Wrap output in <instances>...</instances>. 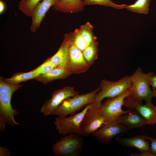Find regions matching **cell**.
I'll return each mask as SVG.
<instances>
[{"label": "cell", "instance_id": "1", "mask_svg": "<svg viewBox=\"0 0 156 156\" xmlns=\"http://www.w3.org/2000/svg\"><path fill=\"white\" fill-rule=\"evenodd\" d=\"M153 75L152 72L145 73L140 68H138L130 76L131 92L125 100L139 103H142L143 101L146 102H151L154 96V93L151 89L149 82L151 77Z\"/></svg>", "mask_w": 156, "mask_h": 156}, {"label": "cell", "instance_id": "2", "mask_svg": "<svg viewBox=\"0 0 156 156\" xmlns=\"http://www.w3.org/2000/svg\"><path fill=\"white\" fill-rule=\"evenodd\" d=\"M100 87L90 92L83 94H78L64 100L54 111L52 115L60 118L68 115H73L77 111L88 104L92 103Z\"/></svg>", "mask_w": 156, "mask_h": 156}, {"label": "cell", "instance_id": "3", "mask_svg": "<svg viewBox=\"0 0 156 156\" xmlns=\"http://www.w3.org/2000/svg\"><path fill=\"white\" fill-rule=\"evenodd\" d=\"M131 86L130 77L128 76H124L117 81L103 79L101 82L100 90L97 93L92 103L98 107L104 98L119 96L128 90Z\"/></svg>", "mask_w": 156, "mask_h": 156}, {"label": "cell", "instance_id": "4", "mask_svg": "<svg viewBox=\"0 0 156 156\" xmlns=\"http://www.w3.org/2000/svg\"><path fill=\"white\" fill-rule=\"evenodd\" d=\"M54 144L52 151L56 156H79L81 154L83 139L81 135L71 133L65 135Z\"/></svg>", "mask_w": 156, "mask_h": 156}, {"label": "cell", "instance_id": "5", "mask_svg": "<svg viewBox=\"0 0 156 156\" xmlns=\"http://www.w3.org/2000/svg\"><path fill=\"white\" fill-rule=\"evenodd\" d=\"M131 87L122 94L112 98H109L98 107L99 112L105 118L106 123L113 121L120 116L128 112L130 110L122 109L125 99L131 93Z\"/></svg>", "mask_w": 156, "mask_h": 156}, {"label": "cell", "instance_id": "6", "mask_svg": "<svg viewBox=\"0 0 156 156\" xmlns=\"http://www.w3.org/2000/svg\"><path fill=\"white\" fill-rule=\"evenodd\" d=\"M92 104H88L81 112L70 116L55 117L54 124L59 134L63 135L73 133L80 135L81 122Z\"/></svg>", "mask_w": 156, "mask_h": 156}, {"label": "cell", "instance_id": "7", "mask_svg": "<svg viewBox=\"0 0 156 156\" xmlns=\"http://www.w3.org/2000/svg\"><path fill=\"white\" fill-rule=\"evenodd\" d=\"M106 123L105 119L100 113L98 107L92 103L81 122L80 135L87 137Z\"/></svg>", "mask_w": 156, "mask_h": 156}, {"label": "cell", "instance_id": "8", "mask_svg": "<svg viewBox=\"0 0 156 156\" xmlns=\"http://www.w3.org/2000/svg\"><path fill=\"white\" fill-rule=\"evenodd\" d=\"M68 34L70 43L66 68L71 74H79L84 72L88 70L90 66L85 60L82 52L73 42L72 33Z\"/></svg>", "mask_w": 156, "mask_h": 156}, {"label": "cell", "instance_id": "9", "mask_svg": "<svg viewBox=\"0 0 156 156\" xmlns=\"http://www.w3.org/2000/svg\"><path fill=\"white\" fill-rule=\"evenodd\" d=\"M78 94L73 87L65 86L61 89L55 90L51 98L47 100L42 105L41 112L44 116L52 114L58 106L64 100Z\"/></svg>", "mask_w": 156, "mask_h": 156}, {"label": "cell", "instance_id": "10", "mask_svg": "<svg viewBox=\"0 0 156 156\" xmlns=\"http://www.w3.org/2000/svg\"><path fill=\"white\" fill-rule=\"evenodd\" d=\"M128 130L115 120L104 124L91 135L100 142L109 143L114 137Z\"/></svg>", "mask_w": 156, "mask_h": 156}, {"label": "cell", "instance_id": "11", "mask_svg": "<svg viewBox=\"0 0 156 156\" xmlns=\"http://www.w3.org/2000/svg\"><path fill=\"white\" fill-rule=\"evenodd\" d=\"M12 94L0 95V130L3 131L7 124L11 126L19 125L14 119L17 111L13 108L11 104Z\"/></svg>", "mask_w": 156, "mask_h": 156}, {"label": "cell", "instance_id": "12", "mask_svg": "<svg viewBox=\"0 0 156 156\" xmlns=\"http://www.w3.org/2000/svg\"><path fill=\"white\" fill-rule=\"evenodd\" d=\"M124 105L128 109L136 110L145 119L147 124L153 125L156 124V112L151 102L142 104L124 101Z\"/></svg>", "mask_w": 156, "mask_h": 156}, {"label": "cell", "instance_id": "13", "mask_svg": "<svg viewBox=\"0 0 156 156\" xmlns=\"http://www.w3.org/2000/svg\"><path fill=\"white\" fill-rule=\"evenodd\" d=\"M55 4V0H42L36 5L30 16L32 20L30 27L31 32L35 33L36 31L40 27L47 12Z\"/></svg>", "mask_w": 156, "mask_h": 156}, {"label": "cell", "instance_id": "14", "mask_svg": "<svg viewBox=\"0 0 156 156\" xmlns=\"http://www.w3.org/2000/svg\"><path fill=\"white\" fill-rule=\"evenodd\" d=\"M129 110L128 112L120 116L116 120L128 130L139 128L147 124L145 119L136 110Z\"/></svg>", "mask_w": 156, "mask_h": 156}, {"label": "cell", "instance_id": "15", "mask_svg": "<svg viewBox=\"0 0 156 156\" xmlns=\"http://www.w3.org/2000/svg\"><path fill=\"white\" fill-rule=\"evenodd\" d=\"M146 135H138L131 138H125L119 136L116 137V141L122 146L132 147L140 151H149L150 144L147 140Z\"/></svg>", "mask_w": 156, "mask_h": 156}, {"label": "cell", "instance_id": "16", "mask_svg": "<svg viewBox=\"0 0 156 156\" xmlns=\"http://www.w3.org/2000/svg\"><path fill=\"white\" fill-rule=\"evenodd\" d=\"M69 43L68 34H65L63 41L57 51L54 55L49 58L51 62L56 67H66Z\"/></svg>", "mask_w": 156, "mask_h": 156}, {"label": "cell", "instance_id": "17", "mask_svg": "<svg viewBox=\"0 0 156 156\" xmlns=\"http://www.w3.org/2000/svg\"><path fill=\"white\" fill-rule=\"evenodd\" d=\"M71 74L66 67H57L47 73L39 75L34 79L46 84L56 80L66 78Z\"/></svg>", "mask_w": 156, "mask_h": 156}, {"label": "cell", "instance_id": "18", "mask_svg": "<svg viewBox=\"0 0 156 156\" xmlns=\"http://www.w3.org/2000/svg\"><path fill=\"white\" fill-rule=\"evenodd\" d=\"M83 0H61L53 5L55 11L64 13H77L83 10Z\"/></svg>", "mask_w": 156, "mask_h": 156}, {"label": "cell", "instance_id": "19", "mask_svg": "<svg viewBox=\"0 0 156 156\" xmlns=\"http://www.w3.org/2000/svg\"><path fill=\"white\" fill-rule=\"evenodd\" d=\"M40 75L37 73L33 70L26 73H20L14 74L12 77L9 78L3 77V81L7 83L13 84L18 85L22 82L35 79Z\"/></svg>", "mask_w": 156, "mask_h": 156}, {"label": "cell", "instance_id": "20", "mask_svg": "<svg viewBox=\"0 0 156 156\" xmlns=\"http://www.w3.org/2000/svg\"><path fill=\"white\" fill-rule=\"evenodd\" d=\"M98 43L96 39L94 40L82 52L83 57L90 66L93 63L98 56Z\"/></svg>", "mask_w": 156, "mask_h": 156}, {"label": "cell", "instance_id": "21", "mask_svg": "<svg viewBox=\"0 0 156 156\" xmlns=\"http://www.w3.org/2000/svg\"><path fill=\"white\" fill-rule=\"evenodd\" d=\"M151 0H137L131 5H127L125 8L127 10L138 13L148 14Z\"/></svg>", "mask_w": 156, "mask_h": 156}, {"label": "cell", "instance_id": "22", "mask_svg": "<svg viewBox=\"0 0 156 156\" xmlns=\"http://www.w3.org/2000/svg\"><path fill=\"white\" fill-rule=\"evenodd\" d=\"M84 41L89 46L94 40L96 39L93 32V26L89 22H87L81 25L79 29Z\"/></svg>", "mask_w": 156, "mask_h": 156}, {"label": "cell", "instance_id": "23", "mask_svg": "<svg viewBox=\"0 0 156 156\" xmlns=\"http://www.w3.org/2000/svg\"><path fill=\"white\" fill-rule=\"evenodd\" d=\"M85 6L91 5H99L113 7L119 9L125 8L126 5H118L113 2L111 0H83Z\"/></svg>", "mask_w": 156, "mask_h": 156}, {"label": "cell", "instance_id": "24", "mask_svg": "<svg viewBox=\"0 0 156 156\" xmlns=\"http://www.w3.org/2000/svg\"><path fill=\"white\" fill-rule=\"evenodd\" d=\"M41 0H26L23 3L19 4V9L26 16L30 17L33 10Z\"/></svg>", "mask_w": 156, "mask_h": 156}, {"label": "cell", "instance_id": "25", "mask_svg": "<svg viewBox=\"0 0 156 156\" xmlns=\"http://www.w3.org/2000/svg\"><path fill=\"white\" fill-rule=\"evenodd\" d=\"M23 86V85H13L4 82L3 77H0V95L12 94L14 92Z\"/></svg>", "mask_w": 156, "mask_h": 156}, {"label": "cell", "instance_id": "26", "mask_svg": "<svg viewBox=\"0 0 156 156\" xmlns=\"http://www.w3.org/2000/svg\"><path fill=\"white\" fill-rule=\"evenodd\" d=\"M72 34L73 42L76 47L82 52L88 45L83 39L79 29H75Z\"/></svg>", "mask_w": 156, "mask_h": 156}, {"label": "cell", "instance_id": "27", "mask_svg": "<svg viewBox=\"0 0 156 156\" xmlns=\"http://www.w3.org/2000/svg\"><path fill=\"white\" fill-rule=\"evenodd\" d=\"M56 67L48 58L42 64L32 70L40 75L47 73Z\"/></svg>", "mask_w": 156, "mask_h": 156}, {"label": "cell", "instance_id": "28", "mask_svg": "<svg viewBox=\"0 0 156 156\" xmlns=\"http://www.w3.org/2000/svg\"><path fill=\"white\" fill-rule=\"evenodd\" d=\"M146 138L151 142L149 151L156 156V138L146 135Z\"/></svg>", "mask_w": 156, "mask_h": 156}, {"label": "cell", "instance_id": "29", "mask_svg": "<svg viewBox=\"0 0 156 156\" xmlns=\"http://www.w3.org/2000/svg\"><path fill=\"white\" fill-rule=\"evenodd\" d=\"M131 156H155V155L149 151H140V153L138 154L132 153Z\"/></svg>", "mask_w": 156, "mask_h": 156}, {"label": "cell", "instance_id": "30", "mask_svg": "<svg viewBox=\"0 0 156 156\" xmlns=\"http://www.w3.org/2000/svg\"><path fill=\"white\" fill-rule=\"evenodd\" d=\"M10 155L9 151L6 148L0 146V156H9Z\"/></svg>", "mask_w": 156, "mask_h": 156}, {"label": "cell", "instance_id": "31", "mask_svg": "<svg viewBox=\"0 0 156 156\" xmlns=\"http://www.w3.org/2000/svg\"><path fill=\"white\" fill-rule=\"evenodd\" d=\"M5 5L4 2L1 0L0 1V14H1L5 9Z\"/></svg>", "mask_w": 156, "mask_h": 156}, {"label": "cell", "instance_id": "32", "mask_svg": "<svg viewBox=\"0 0 156 156\" xmlns=\"http://www.w3.org/2000/svg\"><path fill=\"white\" fill-rule=\"evenodd\" d=\"M149 84L153 88L154 94H156V80L150 81Z\"/></svg>", "mask_w": 156, "mask_h": 156}, {"label": "cell", "instance_id": "33", "mask_svg": "<svg viewBox=\"0 0 156 156\" xmlns=\"http://www.w3.org/2000/svg\"><path fill=\"white\" fill-rule=\"evenodd\" d=\"M156 80V75H153L151 77L150 81Z\"/></svg>", "mask_w": 156, "mask_h": 156}, {"label": "cell", "instance_id": "34", "mask_svg": "<svg viewBox=\"0 0 156 156\" xmlns=\"http://www.w3.org/2000/svg\"><path fill=\"white\" fill-rule=\"evenodd\" d=\"M26 0H21L19 2V4H21L24 2Z\"/></svg>", "mask_w": 156, "mask_h": 156}, {"label": "cell", "instance_id": "35", "mask_svg": "<svg viewBox=\"0 0 156 156\" xmlns=\"http://www.w3.org/2000/svg\"><path fill=\"white\" fill-rule=\"evenodd\" d=\"M61 0H55V3H57V2H59L60 1H61Z\"/></svg>", "mask_w": 156, "mask_h": 156}, {"label": "cell", "instance_id": "36", "mask_svg": "<svg viewBox=\"0 0 156 156\" xmlns=\"http://www.w3.org/2000/svg\"><path fill=\"white\" fill-rule=\"evenodd\" d=\"M154 107L155 109V110L156 112V107L154 106Z\"/></svg>", "mask_w": 156, "mask_h": 156}, {"label": "cell", "instance_id": "37", "mask_svg": "<svg viewBox=\"0 0 156 156\" xmlns=\"http://www.w3.org/2000/svg\"><path fill=\"white\" fill-rule=\"evenodd\" d=\"M154 96L156 98V94H154Z\"/></svg>", "mask_w": 156, "mask_h": 156}]
</instances>
